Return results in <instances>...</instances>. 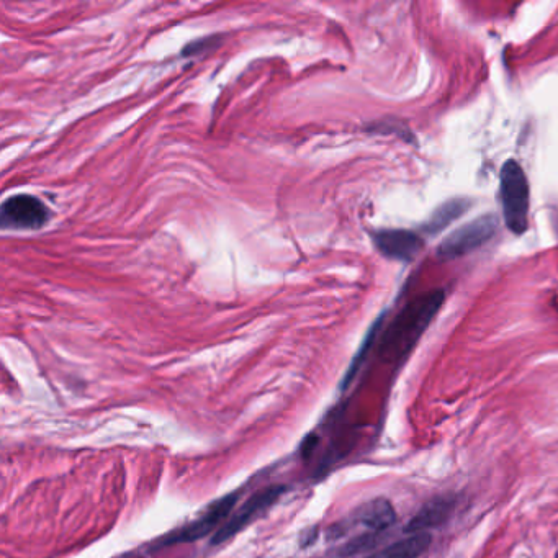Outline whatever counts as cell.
Wrapping results in <instances>:
<instances>
[{"mask_svg": "<svg viewBox=\"0 0 558 558\" xmlns=\"http://www.w3.org/2000/svg\"><path fill=\"white\" fill-rule=\"evenodd\" d=\"M501 205L504 223L514 234H524L529 228L531 189L526 172L514 159L504 162L500 176Z\"/></svg>", "mask_w": 558, "mask_h": 558, "instance_id": "cell-2", "label": "cell"}, {"mask_svg": "<svg viewBox=\"0 0 558 558\" xmlns=\"http://www.w3.org/2000/svg\"><path fill=\"white\" fill-rule=\"evenodd\" d=\"M396 513L390 501L385 498H375L369 503L362 504L352 513L351 518L339 524V529L346 531L349 526H360L367 529L370 534H380L387 531L395 522Z\"/></svg>", "mask_w": 558, "mask_h": 558, "instance_id": "cell-8", "label": "cell"}, {"mask_svg": "<svg viewBox=\"0 0 558 558\" xmlns=\"http://www.w3.org/2000/svg\"><path fill=\"white\" fill-rule=\"evenodd\" d=\"M372 239L383 256L403 262L413 261L424 244L418 234L408 230H378Z\"/></svg>", "mask_w": 558, "mask_h": 558, "instance_id": "cell-7", "label": "cell"}, {"mask_svg": "<svg viewBox=\"0 0 558 558\" xmlns=\"http://www.w3.org/2000/svg\"><path fill=\"white\" fill-rule=\"evenodd\" d=\"M444 303V292L434 290L416 298L414 302L401 311L395 323L388 329L383 351L387 352L390 359H401L408 356L414 344L421 338V334L428 329L429 323L434 320L437 311Z\"/></svg>", "mask_w": 558, "mask_h": 558, "instance_id": "cell-1", "label": "cell"}, {"mask_svg": "<svg viewBox=\"0 0 558 558\" xmlns=\"http://www.w3.org/2000/svg\"><path fill=\"white\" fill-rule=\"evenodd\" d=\"M455 506H457V498L454 495L436 496L434 500L424 504L418 514L411 519L410 524L406 526V534H421L446 524L454 513Z\"/></svg>", "mask_w": 558, "mask_h": 558, "instance_id": "cell-9", "label": "cell"}, {"mask_svg": "<svg viewBox=\"0 0 558 558\" xmlns=\"http://www.w3.org/2000/svg\"><path fill=\"white\" fill-rule=\"evenodd\" d=\"M50 220V208L35 195L5 198L0 207V225L4 230H40Z\"/></svg>", "mask_w": 558, "mask_h": 558, "instance_id": "cell-5", "label": "cell"}, {"mask_svg": "<svg viewBox=\"0 0 558 558\" xmlns=\"http://www.w3.org/2000/svg\"><path fill=\"white\" fill-rule=\"evenodd\" d=\"M220 43V36H208V38H200V40L190 41L189 45L182 48V56L184 58H195L200 54L213 50Z\"/></svg>", "mask_w": 558, "mask_h": 558, "instance_id": "cell-12", "label": "cell"}, {"mask_svg": "<svg viewBox=\"0 0 558 558\" xmlns=\"http://www.w3.org/2000/svg\"><path fill=\"white\" fill-rule=\"evenodd\" d=\"M496 230H498V220L495 215L480 216L477 220L470 221L467 225L460 226L459 230L449 234L439 244L437 257H441L442 261H450V259L470 254L488 243L495 236Z\"/></svg>", "mask_w": 558, "mask_h": 558, "instance_id": "cell-3", "label": "cell"}, {"mask_svg": "<svg viewBox=\"0 0 558 558\" xmlns=\"http://www.w3.org/2000/svg\"><path fill=\"white\" fill-rule=\"evenodd\" d=\"M470 205H472V202L467 200V198L449 200L442 207L437 208L434 215L431 216V220L424 226V230H428L429 233H437V231L444 230L449 223L464 215Z\"/></svg>", "mask_w": 558, "mask_h": 558, "instance_id": "cell-11", "label": "cell"}, {"mask_svg": "<svg viewBox=\"0 0 558 558\" xmlns=\"http://www.w3.org/2000/svg\"><path fill=\"white\" fill-rule=\"evenodd\" d=\"M238 500L239 493H236V491L230 493V495L223 496L220 500L212 503V506L200 518L189 522L187 526L182 527L179 531L162 540V545L190 544V542L210 536L212 532L215 534L225 524L223 521L228 519Z\"/></svg>", "mask_w": 558, "mask_h": 558, "instance_id": "cell-6", "label": "cell"}, {"mask_svg": "<svg viewBox=\"0 0 558 558\" xmlns=\"http://www.w3.org/2000/svg\"><path fill=\"white\" fill-rule=\"evenodd\" d=\"M432 536L429 532L408 534L405 539L383 547L367 558H421L431 547Z\"/></svg>", "mask_w": 558, "mask_h": 558, "instance_id": "cell-10", "label": "cell"}, {"mask_svg": "<svg viewBox=\"0 0 558 558\" xmlns=\"http://www.w3.org/2000/svg\"><path fill=\"white\" fill-rule=\"evenodd\" d=\"M287 486L272 485L267 486L264 490L257 491L249 498L246 503L241 504L230 518L226 519L225 524L213 534L212 545L225 544L226 540L236 536L239 532L244 531L257 516L266 513L270 506H274L277 501L282 498Z\"/></svg>", "mask_w": 558, "mask_h": 558, "instance_id": "cell-4", "label": "cell"}]
</instances>
